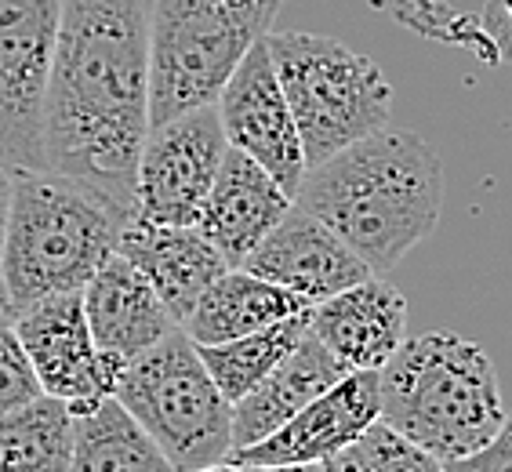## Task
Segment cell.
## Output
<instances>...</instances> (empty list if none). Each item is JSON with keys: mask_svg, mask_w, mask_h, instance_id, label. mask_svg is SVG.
<instances>
[{"mask_svg": "<svg viewBox=\"0 0 512 472\" xmlns=\"http://www.w3.org/2000/svg\"><path fill=\"white\" fill-rule=\"evenodd\" d=\"M153 0H62L44 99V171L99 189L135 218L149 135Z\"/></svg>", "mask_w": 512, "mask_h": 472, "instance_id": "1", "label": "cell"}, {"mask_svg": "<svg viewBox=\"0 0 512 472\" xmlns=\"http://www.w3.org/2000/svg\"><path fill=\"white\" fill-rule=\"evenodd\" d=\"M295 204L327 222L382 276L436 233L444 164L425 138L378 131L309 168Z\"/></svg>", "mask_w": 512, "mask_h": 472, "instance_id": "2", "label": "cell"}, {"mask_svg": "<svg viewBox=\"0 0 512 472\" xmlns=\"http://www.w3.org/2000/svg\"><path fill=\"white\" fill-rule=\"evenodd\" d=\"M131 215L99 189L55 171H11V215L0 251V273L11 309L66 291L88 280L120 251Z\"/></svg>", "mask_w": 512, "mask_h": 472, "instance_id": "3", "label": "cell"}, {"mask_svg": "<svg viewBox=\"0 0 512 472\" xmlns=\"http://www.w3.org/2000/svg\"><path fill=\"white\" fill-rule=\"evenodd\" d=\"M378 382L382 422L444 462L480 451L509 418L491 356L458 331L407 338Z\"/></svg>", "mask_w": 512, "mask_h": 472, "instance_id": "4", "label": "cell"}, {"mask_svg": "<svg viewBox=\"0 0 512 472\" xmlns=\"http://www.w3.org/2000/svg\"><path fill=\"white\" fill-rule=\"evenodd\" d=\"M284 0H153L149 8V128L218 102Z\"/></svg>", "mask_w": 512, "mask_h": 472, "instance_id": "5", "label": "cell"}, {"mask_svg": "<svg viewBox=\"0 0 512 472\" xmlns=\"http://www.w3.org/2000/svg\"><path fill=\"white\" fill-rule=\"evenodd\" d=\"M266 40L302 135L306 168L385 131L393 113V88L375 59L316 33L273 30Z\"/></svg>", "mask_w": 512, "mask_h": 472, "instance_id": "6", "label": "cell"}, {"mask_svg": "<svg viewBox=\"0 0 512 472\" xmlns=\"http://www.w3.org/2000/svg\"><path fill=\"white\" fill-rule=\"evenodd\" d=\"M117 400L160 443L178 472L226 462L233 451V404L215 385L186 327L124 371Z\"/></svg>", "mask_w": 512, "mask_h": 472, "instance_id": "7", "label": "cell"}, {"mask_svg": "<svg viewBox=\"0 0 512 472\" xmlns=\"http://www.w3.org/2000/svg\"><path fill=\"white\" fill-rule=\"evenodd\" d=\"M62 0H0V168L44 171V99Z\"/></svg>", "mask_w": 512, "mask_h": 472, "instance_id": "8", "label": "cell"}, {"mask_svg": "<svg viewBox=\"0 0 512 472\" xmlns=\"http://www.w3.org/2000/svg\"><path fill=\"white\" fill-rule=\"evenodd\" d=\"M229 138L222 131L218 106L153 124L138 157L135 218L153 226H197L211 197Z\"/></svg>", "mask_w": 512, "mask_h": 472, "instance_id": "9", "label": "cell"}, {"mask_svg": "<svg viewBox=\"0 0 512 472\" xmlns=\"http://www.w3.org/2000/svg\"><path fill=\"white\" fill-rule=\"evenodd\" d=\"M11 320L37 367L44 396L62 400L73 414L88 411L106 396H117L120 378L131 364L95 345L84 313V291L40 298Z\"/></svg>", "mask_w": 512, "mask_h": 472, "instance_id": "10", "label": "cell"}, {"mask_svg": "<svg viewBox=\"0 0 512 472\" xmlns=\"http://www.w3.org/2000/svg\"><path fill=\"white\" fill-rule=\"evenodd\" d=\"M266 37L244 55L215 106L229 146L258 160L291 197H298V186L309 171L306 149H302L295 113L287 106V95L276 77Z\"/></svg>", "mask_w": 512, "mask_h": 472, "instance_id": "11", "label": "cell"}, {"mask_svg": "<svg viewBox=\"0 0 512 472\" xmlns=\"http://www.w3.org/2000/svg\"><path fill=\"white\" fill-rule=\"evenodd\" d=\"M382 422V382L378 371L345 374L335 389L280 425L273 436L229 451V462L251 465H320L331 454L353 447L360 436Z\"/></svg>", "mask_w": 512, "mask_h": 472, "instance_id": "12", "label": "cell"}, {"mask_svg": "<svg viewBox=\"0 0 512 472\" xmlns=\"http://www.w3.org/2000/svg\"><path fill=\"white\" fill-rule=\"evenodd\" d=\"M244 269L269 284H280L291 295L306 298L309 305L327 302L349 287L364 284L367 276H375L335 229L298 204L247 255Z\"/></svg>", "mask_w": 512, "mask_h": 472, "instance_id": "13", "label": "cell"}, {"mask_svg": "<svg viewBox=\"0 0 512 472\" xmlns=\"http://www.w3.org/2000/svg\"><path fill=\"white\" fill-rule=\"evenodd\" d=\"M291 207L295 197L258 160L229 146L197 229L218 247L229 269H244L247 255L280 226Z\"/></svg>", "mask_w": 512, "mask_h": 472, "instance_id": "14", "label": "cell"}, {"mask_svg": "<svg viewBox=\"0 0 512 472\" xmlns=\"http://www.w3.org/2000/svg\"><path fill=\"white\" fill-rule=\"evenodd\" d=\"M313 335L349 371H382L407 342V302L382 276L313 305Z\"/></svg>", "mask_w": 512, "mask_h": 472, "instance_id": "15", "label": "cell"}, {"mask_svg": "<svg viewBox=\"0 0 512 472\" xmlns=\"http://www.w3.org/2000/svg\"><path fill=\"white\" fill-rule=\"evenodd\" d=\"M84 313L95 345L102 353L120 356L124 364H135L138 356H146L153 345L182 327L160 302L153 284L120 251L88 280Z\"/></svg>", "mask_w": 512, "mask_h": 472, "instance_id": "16", "label": "cell"}, {"mask_svg": "<svg viewBox=\"0 0 512 472\" xmlns=\"http://www.w3.org/2000/svg\"><path fill=\"white\" fill-rule=\"evenodd\" d=\"M120 255L153 284L178 324H186L207 287L229 273V262L197 226H153L131 218L120 236Z\"/></svg>", "mask_w": 512, "mask_h": 472, "instance_id": "17", "label": "cell"}, {"mask_svg": "<svg viewBox=\"0 0 512 472\" xmlns=\"http://www.w3.org/2000/svg\"><path fill=\"white\" fill-rule=\"evenodd\" d=\"M345 374L353 371L309 327V335L295 345V353L287 356L266 382H258L240 404H233V451L273 436L302 407L313 404L316 396L335 389Z\"/></svg>", "mask_w": 512, "mask_h": 472, "instance_id": "18", "label": "cell"}, {"mask_svg": "<svg viewBox=\"0 0 512 472\" xmlns=\"http://www.w3.org/2000/svg\"><path fill=\"white\" fill-rule=\"evenodd\" d=\"M306 309H313V305L284 291L280 284H269L247 269H229L207 287L182 327L197 345H218L266 331V327L280 324L295 313H306Z\"/></svg>", "mask_w": 512, "mask_h": 472, "instance_id": "19", "label": "cell"}, {"mask_svg": "<svg viewBox=\"0 0 512 472\" xmlns=\"http://www.w3.org/2000/svg\"><path fill=\"white\" fill-rule=\"evenodd\" d=\"M77 440L69 472H178L160 443L131 418L117 396L73 414Z\"/></svg>", "mask_w": 512, "mask_h": 472, "instance_id": "20", "label": "cell"}, {"mask_svg": "<svg viewBox=\"0 0 512 472\" xmlns=\"http://www.w3.org/2000/svg\"><path fill=\"white\" fill-rule=\"evenodd\" d=\"M73 440V411L55 396L0 411V472H69Z\"/></svg>", "mask_w": 512, "mask_h": 472, "instance_id": "21", "label": "cell"}, {"mask_svg": "<svg viewBox=\"0 0 512 472\" xmlns=\"http://www.w3.org/2000/svg\"><path fill=\"white\" fill-rule=\"evenodd\" d=\"M309 327H313V309L287 316V320L266 327V331H255V335L218 345H197V349L222 396L229 404H240L258 382H266L269 374L295 353V345L309 335Z\"/></svg>", "mask_w": 512, "mask_h": 472, "instance_id": "22", "label": "cell"}, {"mask_svg": "<svg viewBox=\"0 0 512 472\" xmlns=\"http://www.w3.org/2000/svg\"><path fill=\"white\" fill-rule=\"evenodd\" d=\"M360 454L367 458L371 472H447L444 458L429 454L418 443L404 440L400 433H393L385 422H375L360 440H356Z\"/></svg>", "mask_w": 512, "mask_h": 472, "instance_id": "23", "label": "cell"}, {"mask_svg": "<svg viewBox=\"0 0 512 472\" xmlns=\"http://www.w3.org/2000/svg\"><path fill=\"white\" fill-rule=\"evenodd\" d=\"M44 396L26 345H22L15 320H0V411H15Z\"/></svg>", "mask_w": 512, "mask_h": 472, "instance_id": "24", "label": "cell"}, {"mask_svg": "<svg viewBox=\"0 0 512 472\" xmlns=\"http://www.w3.org/2000/svg\"><path fill=\"white\" fill-rule=\"evenodd\" d=\"M444 465L447 472H512V411L491 443H483L480 451L465 454V458H451Z\"/></svg>", "mask_w": 512, "mask_h": 472, "instance_id": "25", "label": "cell"}, {"mask_svg": "<svg viewBox=\"0 0 512 472\" xmlns=\"http://www.w3.org/2000/svg\"><path fill=\"white\" fill-rule=\"evenodd\" d=\"M480 30L498 59L512 62V0H491L480 15Z\"/></svg>", "mask_w": 512, "mask_h": 472, "instance_id": "26", "label": "cell"}, {"mask_svg": "<svg viewBox=\"0 0 512 472\" xmlns=\"http://www.w3.org/2000/svg\"><path fill=\"white\" fill-rule=\"evenodd\" d=\"M197 472H324L320 465H251V462H218Z\"/></svg>", "mask_w": 512, "mask_h": 472, "instance_id": "27", "label": "cell"}, {"mask_svg": "<svg viewBox=\"0 0 512 472\" xmlns=\"http://www.w3.org/2000/svg\"><path fill=\"white\" fill-rule=\"evenodd\" d=\"M320 469L324 472H371V465H367V458L360 454V447H345V451L331 454V458H324L320 462Z\"/></svg>", "mask_w": 512, "mask_h": 472, "instance_id": "28", "label": "cell"}, {"mask_svg": "<svg viewBox=\"0 0 512 472\" xmlns=\"http://www.w3.org/2000/svg\"><path fill=\"white\" fill-rule=\"evenodd\" d=\"M8 215H11V171H8V168H0V251H4Z\"/></svg>", "mask_w": 512, "mask_h": 472, "instance_id": "29", "label": "cell"}, {"mask_svg": "<svg viewBox=\"0 0 512 472\" xmlns=\"http://www.w3.org/2000/svg\"><path fill=\"white\" fill-rule=\"evenodd\" d=\"M15 309H11V298H8V287H4V273H0V320H11Z\"/></svg>", "mask_w": 512, "mask_h": 472, "instance_id": "30", "label": "cell"}]
</instances>
